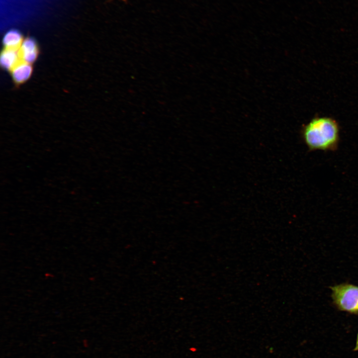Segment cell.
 Instances as JSON below:
<instances>
[{"instance_id": "obj_3", "label": "cell", "mask_w": 358, "mask_h": 358, "mask_svg": "<svg viewBox=\"0 0 358 358\" xmlns=\"http://www.w3.org/2000/svg\"><path fill=\"white\" fill-rule=\"evenodd\" d=\"M19 51L23 62L30 64L34 62L37 56V48L35 41L32 38H26L21 44Z\"/></svg>"}, {"instance_id": "obj_2", "label": "cell", "mask_w": 358, "mask_h": 358, "mask_svg": "<svg viewBox=\"0 0 358 358\" xmlns=\"http://www.w3.org/2000/svg\"><path fill=\"white\" fill-rule=\"evenodd\" d=\"M331 289L333 302L339 310L358 314V286L341 283Z\"/></svg>"}, {"instance_id": "obj_4", "label": "cell", "mask_w": 358, "mask_h": 358, "mask_svg": "<svg viewBox=\"0 0 358 358\" xmlns=\"http://www.w3.org/2000/svg\"><path fill=\"white\" fill-rule=\"evenodd\" d=\"M20 59L19 50L6 48L1 55L0 62L3 68L12 70L19 62Z\"/></svg>"}, {"instance_id": "obj_6", "label": "cell", "mask_w": 358, "mask_h": 358, "mask_svg": "<svg viewBox=\"0 0 358 358\" xmlns=\"http://www.w3.org/2000/svg\"><path fill=\"white\" fill-rule=\"evenodd\" d=\"M22 37L16 30H10L7 32L3 38V43L6 48L17 49L22 44Z\"/></svg>"}, {"instance_id": "obj_1", "label": "cell", "mask_w": 358, "mask_h": 358, "mask_svg": "<svg viewBox=\"0 0 358 358\" xmlns=\"http://www.w3.org/2000/svg\"><path fill=\"white\" fill-rule=\"evenodd\" d=\"M340 128L332 117L315 116L300 129L301 138L310 151H335L340 141Z\"/></svg>"}, {"instance_id": "obj_7", "label": "cell", "mask_w": 358, "mask_h": 358, "mask_svg": "<svg viewBox=\"0 0 358 358\" xmlns=\"http://www.w3.org/2000/svg\"><path fill=\"white\" fill-rule=\"evenodd\" d=\"M355 347L354 349V351H358V333L357 336Z\"/></svg>"}, {"instance_id": "obj_5", "label": "cell", "mask_w": 358, "mask_h": 358, "mask_svg": "<svg viewBox=\"0 0 358 358\" xmlns=\"http://www.w3.org/2000/svg\"><path fill=\"white\" fill-rule=\"evenodd\" d=\"M11 71L14 80L17 83H22L30 77L32 68L30 64L22 61L19 62Z\"/></svg>"}]
</instances>
